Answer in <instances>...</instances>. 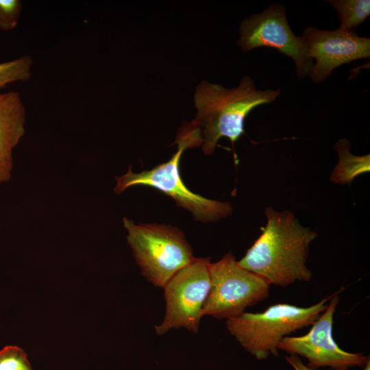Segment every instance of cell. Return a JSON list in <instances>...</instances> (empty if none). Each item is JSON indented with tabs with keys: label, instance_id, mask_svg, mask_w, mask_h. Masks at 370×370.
<instances>
[{
	"label": "cell",
	"instance_id": "10",
	"mask_svg": "<svg viewBox=\"0 0 370 370\" xmlns=\"http://www.w3.org/2000/svg\"><path fill=\"white\" fill-rule=\"evenodd\" d=\"M301 37L308 56L315 60L308 75L314 83L324 81L344 64L370 56V39L359 36L352 29L325 30L309 26Z\"/></svg>",
	"mask_w": 370,
	"mask_h": 370
},
{
	"label": "cell",
	"instance_id": "1",
	"mask_svg": "<svg viewBox=\"0 0 370 370\" xmlns=\"http://www.w3.org/2000/svg\"><path fill=\"white\" fill-rule=\"evenodd\" d=\"M264 213L267 223L261 234L238 264L270 285L308 282L312 273L306 262L317 233L302 225L291 211L267 206Z\"/></svg>",
	"mask_w": 370,
	"mask_h": 370
},
{
	"label": "cell",
	"instance_id": "3",
	"mask_svg": "<svg viewBox=\"0 0 370 370\" xmlns=\"http://www.w3.org/2000/svg\"><path fill=\"white\" fill-rule=\"evenodd\" d=\"M202 142L201 131L198 126L193 122L183 123L175 141L177 149L170 160L140 173H134L130 167L126 173L116 179L114 192L119 194L134 186H150L171 197L197 221L216 222L229 217L232 213L230 202L210 199L192 192L181 177L180 163L184 151L200 146Z\"/></svg>",
	"mask_w": 370,
	"mask_h": 370
},
{
	"label": "cell",
	"instance_id": "6",
	"mask_svg": "<svg viewBox=\"0 0 370 370\" xmlns=\"http://www.w3.org/2000/svg\"><path fill=\"white\" fill-rule=\"evenodd\" d=\"M210 288L202 315L232 319L269 296L270 284L260 275L238 264L231 252L210 262Z\"/></svg>",
	"mask_w": 370,
	"mask_h": 370
},
{
	"label": "cell",
	"instance_id": "5",
	"mask_svg": "<svg viewBox=\"0 0 370 370\" xmlns=\"http://www.w3.org/2000/svg\"><path fill=\"white\" fill-rule=\"evenodd\" d=\"M123 221L127 243L141 274L155 286L163 288L195 259L190 245L179 229L166 225L136 224L127 217Z\"/></svg>",
	"mask_w": 370,
	"mask_h": 370
},
{
	"label": "cell",
	"instance_id": "9",
	"mask_svg": "<svg viewBox=\"0 0 370 370\" xmlns=\"http://www.w3.org/2000/svg\"><path fill=\"white\" fill-rule=\"evenodd\" d=\"M341 290L333 294L326 308L306 334L284 337L280 342L278 349L304 357L309 362L308 366L314 369L326 366L332 368L365 366L369 356L342 349L332 337L334 314Z\"/></svg>",
	"mask_w": 370,
	"mask_h": 370
},
{
	"label": "cell",
	"instance_id": "16",
	"mask_svg": "<svg viewBox=\"0 0 370 370\" xmlns=\"http://www.w3.org/2000/svg\"><path fill=\"white\" fill-rule=\"evenodd\" d=\"M21 12V1L0 0V30L14 29L18 24Z\"/></svg>",
	"mask_w": 370,
	"mask_h": 370
},
{
	"label": "cell",
	"instance_id": "12",
	"mask_svg": "<svg viewBox=\"0 0 370 370\" xmlns=\"http://www.w3.org/2000/svg\"><path fill=\"white\" fill-rule=\"evenodd\" d=\"M350 143L346 138L338 140L334 147L338 160L330 176L336 184H349L357 176L370 171V156H355L350 151Z\"/></svg>",
	"mask_w": 370,
	"mask_h": 370
},
{
	"label": "cell",
	"instance_id": "15",
	"mask_svg": "<svg viewBox=\"0 0 370 370\" xmlns=\"http://www.w3.org/2000/svg\"><path fill=\"white\" fill-rule=\"evenodd\" d=\"M0 370H33L25 352L8 345L0 350Z\"/></svg>",
	"mask_w": 370,
	"mask_h": 370
},
{
	"label": "cell",
	"instance_id": "4",
	"mask_svg": "<svg viewBox=\"0 0 370 370\" xmlns=\"http://www.w3.org/2000/svg\"><path fill=\"white\" fill-rule=\"evenodd\" d=\"M332 295L308 307L277 304L261 312H245L227 319L226 326L241 345L257 359L277 356L280 342L289 334L312 325Z\"/></svg>",
	"mask_w": 370,
	"mask_h": 370
},
{
	"label": "cell",
	"instance_id": "13",
	"mask_svg": "<svg viewBox=\"0 0 370 370\" xmlns=\"http://www.w3.org/2000/svg\"><path fill=\"white\" fill-rule=\"evenodd\" d=\"M338 15L343 29H352L360 25L370 15L369 0H330L326 1Z\"/></svg>",
	"mask_w": 370,
	"mask_h": 370
},
{
	"label": "cell",
	"instance_id": "14",
	"mask_svg": "<svg viewBox=\"0 0 370 370\" xmlns=\"http://www.w3.org/2000/svg\"><path fill=\"white\" fill-rule=\"evenodd\" d=\"M33 65L34 61L29 55L0 63V90L10 84L30 79Z\"/></svg>",
	"mask_w": 370,
	"mask_h": 370
},
{
	"label": "cell",
	"instance_id": "7",
	"mask_svg": "<svg viewBox=\"0 0 370 370\" xmlns=\"http://www.w3.org/2000/svg\"><path fill=\"white\" fill-rule=\"evenodd\" d=\"M210 258H195L163 287L166 312L162 322L154 325L158 335L181 328L197 332L210 288Z\"/></svg>",
	"mask_w": 370,
	"mask_h": 370
},
{
	"label": "cell",
	"instance_id": "11",
	"mask_svg": "<svg viewBox=\"0 0 370 370\" xmlns=\"http://www.w3.org/2000/svg\"><path fill=\"white\" fill-rule=\"evenodd\" d=\"M26 116L19 92H0V184L10 179L12 151L25 134Z\"/></svg>",
	"mask_w": 370,
	"mask_h": 370
},
{
	"label": "cell",
	"instance_id": "18",
	"mask_svg": "<svg viewBox=\"0 0 370 370\" xmlns=\"http://www.w3.org/2000/svg\"><path fill=\"white\" fill-rule=\"evenodd\" d=\"M364 370H370V360H369V359L367 361V364L365 365Z\"/></svg>",
	"mask_w": 370,
	"mask_h": 370
},
{
	"label": "cell",
	"instance_id": "2",
	"mask_svg": "<svg viewBox=\"0 0 370 370\" xmlns=\"http://www.w3.org/2000/svg\"><path fill=\"white\" fill-rule=\"evenodd\" d=\"M280 90H258L253 79L244 76L236 88L202 81L194 97L197 115L192 121L201 131V148L206 155L212 154L222 137L229 138L234 146L244 134L247 116L256 107L274 101Z\"/></svg>",
	"mask_w": 370,
	"mask_h": 370
},
{
	"label": "cell",
	"instance_id": "8",
	"mask_svg": "<svg viewBox=\"0 0 370 370\" xmlns=\"http://www.w3.org/2000/svg\"><path fill=\"white\" fill-rule=\"evenodd\" d=\"M238 44L243 52L258 47H271L292 58L299 78L308 75L312 67V59L301 36H297L288 23L285 8L273 3L262 12L241 21Z\"/></svg>",
	"mask_w": 370,
	"mask_h": 370
},
{
	"label": "cell",
	"instance_id": "17",
	"mask_svg": "<svg viewBox=\"0 0 370 370\" xmlns=\"http://www.w3.org/2000/svg\"><path fill=\"white\" fill-rule=\"evenodd\" d=\"M286 361L295 369V370H317L310 367L308 365H304L300 358L295 354H290L285 357ZM331 370H348L347 367H338L333 368Z\"/></svg>",
	"mask_w": 370,
	"mask_h": 370
}]
</instances>
